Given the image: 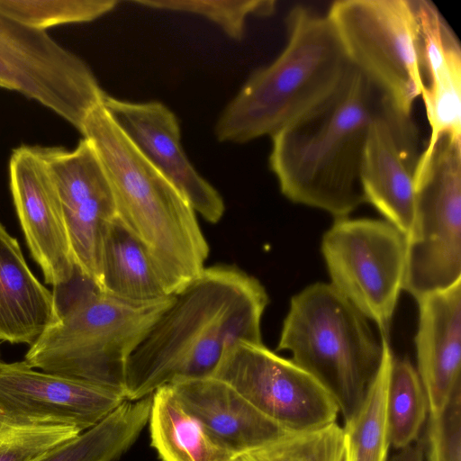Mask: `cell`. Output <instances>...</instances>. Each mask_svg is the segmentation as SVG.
<instances>
[{
  "label": "cell",
  "instance_id": "obj_23",
  "mask_svg": "<svg viewBox=\"0 0 461 461\" xmlns=\"http://www.w3.org/2000/svg\"><path fill=\"white\" fill-rule=\"evenodd\" d=\"M383 356L379 369L363 400L343 429L348 461H387L390 447L387 389L393 353L388 337L381 335Z\"/></svg>",
  "mask_w": 461,
  "mask_h": 461
},
{
  "label": "cell",
  "instance_id": "obj_4",
  "mask_svg": "<svg viewBox=\"0 0 461 461\" xmlns=\"http://www.w3.org/2000/svg\"><path fill=\"white\" fill-rule=\"evenodd\" d=\"M285 23V47L228 104L215 126L218 140L272 137L327 101L348 74L351 64L326 14L296 5Z\"/></svg>",
  "mask_w": 461,
  "mask_h": 461
},
{
  "label": "cell",
  "instance_id": "obj_20",
  "mask_svg": "<svg viewBox=\"0 0 461 461\" xmlns=\"http://www.w3.org/2000/svg\"><path fill=\"white\" fill-rule=\"evenodd\" d=\"M149 423L161 461H241L183 406L169 384L152 393Z\"/></svg>",
  "mask_w": 461,
  "mask_h": 461
},
{
  "label": "cell",
  "instance_id": "obj_24",
  "mask_svg": "<svg viewBox=\"0 0 461 461\" xmlns=\"http://www.w3.org/2000/svg\"><path fill=\"white\" fill-rule=\"evenodd\" d=\"M420 96L430 127L424 158L443 136L461 140V51L427 68Z\"/></svg>",
  "mask_w": 461,
  "mask_h": 461
},
{
  "label": "cell",
  "instance_id": "obj_12",
  "mask_svg": "<svg viewBox=\"0 0 461 461\" xmlns=\"http://www.w3.org/2000/svg\"><path fill=\"white\" fill-rule=\"evenodd\" d=\"M34 149L59 194L77 271L100 290L102 230L116 217V207L99 156L84 137L72 150L60 147Z\"/></svg>",
  "mask_w": 461,
  "mask_h": 461
},
{
  "label": "cell",
  "instance_id": "obj_18",
  "mask_svg": "<svg viewBox=\"0 0 461 461\" xmlns=\"http://www.w3.org/2000/svg\"><path fill=\"white\" fill-rule=\"evenodd\" d=\"M183 406L225 448L241 456L289 433L213 376L169 384Z\"/></svg>",
  "mask_w": 461,
  "mask_h": 461
},
{
  "label": "cell",
  "instance_id": "obj_7",
  "mask_svg": "<svg viewBox=\"0 0 461 461\" xmlns=\"http://www.w3.org/2000/svg\"><path fill=\"white\" fill-rule=\"evenodd\" d=\"M326 15L350 64L411 115L425 85L414 0H338Z\"/></svg>",
  "mask_w": 461,
  "mask_h": 461
},
{
  "label": "cell",
  "instance_id": "obj_1",
  "mask_svg": "<svg viewBox=\"0 0 461 461\" xmlns=\"http://www.w3.org/2000/svg\"><path fill=\"white\" fill-rule=\"evenodd\" d=\"M173 295L129 357L126 400L178 380L212 376L231 345L263 343L261 319L269 298L262 284L239 267H204Z\"/></svg>",
  "mask_w": 461,
  "mask_h": 461
},
{
  "label": "cell",
  "instance_id": "obj_10",
  "mask_svg": "<svg viewBox=\"0 0 461 461\" xmlns=\"http://www.w3.org/2000/svg\"><path fill=\"white\" fill-rule=\"evenodd\" d=\"M0 82L39 102L78 131L106 95L83 59L45 31L1 13Z\"/></svg>",
  "mask_w": 461,
  "mask_h": 461
},
{
  "label": "cell",
  "instance_id": "obj_33",
  "mask_svg": "<svg viewBox=\"0 0 461 461\" xmlns=\"http://www.w3.org/2000/svg\"><path fill=\"white\" fill-rule=\"evenodd\" d=\"M0 87L5 88V86L0 82Z\"/></svg>",
  "mask_w": 461,
  "mask_h": 461
},
{
  "label": "cell",
  "instance_id": "obj_28",
  "mask_svg": "<svg viewBox=\"0 0 461 461\" xmlns=\"http://www.w3.org/2000/svg\"><path fill=\"white\" fill-rule=\"evenodd\" d=\"M79 433L74 427L33 424L0 412V461H41Z\"/></svg>",
  "mask_w": 461,
  "mask_h": 461
},
{
  "label": "cell",
  "instance_id": "obj_13",
  "mask_svg": "<svg viewBox=\"0 0 461 461\" xmlns=\"http://www.w3.org/2000/svg\"><path fill=\"white\" fill-rule=\"evenodd\" d=\"M124 400L100 385L37 371L24 360H0V412L25 422L69 426L85 431Z\"/></svg>",
  "mask_w": 461,
  "mask_h": 461
},
{
  "label": "cell",
  "instance_id": "obj_2",
  "mask_svg": "<svg viewBox=\"0 0 461 461\" xmlns=\"http://www.w3.org/2000/svg\"><path fill=\"white\" fill-rule=\"evenodd\" d=\"M391 103L351 68L323 104L271 137L269 167L290 201L346 218L366 203L361 164L369 127Z\"/></svg>",
  "mask_w": 461,
  "mask_h": 461
},
{
  "label": "cell",
  "instance_id": "obj_32",
  "mask_svg": "<svg viewBox=\"0 0 461 461\" xmlns=\"http://www.w3.org/2000/svg\"><path fill=\"white\" fill-rule=\"evenodd\" d=\"M339 461H348V453H347L346 444H345V447L340 455Z\"/></svg>",
  "mask_w": 461,
  "mask_h": 461
},
{
  "label": "cell",
  "instance_id": "obj_6",
  "mask_svg": "<svg viewBox=\"0 0 461 461\" xmlns=\"http://www.w3.org/2000/svg\"><path fill=\"white\" fill-rule=\"evenodd\" d=\"M277 350L319 381L344 421L359 406L383 356L367 319L330 284L315 283L291 299Z\"/></svg>",
  "mask_w": 461,
  "mask_h": 461
},
{
  "label": "cell",
  "instance_id": "obj_16",
  "mask_svg": "<svg viewBox=\"0 0 461 461\" xmlns=\"http://www.w3.org/2000/svg\"><path fill=\"white\" fill-rule=\"evenodd\" d=\"M103 105L140 152L210 223L220 221L225 204L219 192L193 167L180 142L175 114L162 103H132L106 95Z\"/></svg>",
  "mask_w": 461,
  "mask_h": 461
},
{
  "label": "cell",
  "instance_id": "obj_8",
  "mask_svg": "<svg viewBox=\"0 0 461 461\" xmlns=\"http://www.w3.org/2000/svg\"><path fill=\"white\" fill-rule=\"evenodd\" d=\"M402 289L416 300L461 280V140L443 136L419 160Z\"/></svg>",
  "mask_w": 461,
  "mask_h": 461
},
{
  "label": "cell",
  "instance_id": "obj_14",
  "mask_svg": "<svg viewBox=\"0 0 461 461\" xmlns=\"http://www.w3.org/2000/svg\"><path fill=\"white\" fill-rule=\"evenodd\" d=\"M421 151L412 116L389 103L369 127L361 164V185L366 203H371L406 238L413 225L414 174Z\"/></svg>",
  "mask_w": 461,
  "mask_h": 461
},
{
  "label": "cell",
  "instance_id": "obj_22",
  "mask_svg": "<svg viewBox=\"0 0 461 461\" xmlns=\"http://www.w3.org/2000/svg\"><path fill=\"white\" fill-rule=\"evenodd\" d=\"M152 395L124 400L92 428L41 461H115L136 441L149 420Z\"/></svg>",
  "mask_w": 461,
  "mask_h": 461
},
{
  "label": "cell",
  "instance_id": "obj_29",
  "mask_svg": "<svg viewBox=\"0 0 461 461\" xmlns=\"http://www.w3.org/2000/svg\"><path fill=\"white\" fill-rule=\"evenodd\" d=\"M132 3L203 16L218 25L230 38L238 41L244 36L249 16H269L274 14L276 4L273 0H134Z\"/></svg>",
  "mask_w": 461,
  "mask_h": 461
},
{
  "label": "cell",
  "instance_id": "obj_31",
  "mask_svg": "<svg viewBox=\"0 0 461 461\" xmlns=\"http://www.w3.org/2000/svg\"><path fill=\"white\" fill-rule=\"evenodd\" d=\"M390 461H424V442L417 438L410 445L398 449Z\"/></svg>",
  "mask_w": 461,
  "mask_h": 461
},
{
  "label": "cell",
  "instance_id": "obj_19",
  "mask_svg": "<svg viewBox=\"0 0 461 461\" xmlns=\"http://www.w3.org/2000/svg\"><path fill=\"white\" fill-rule=\"evenodd\" d=\"M59 319L54 294L33 276L0 222V341L32 345Z\"/></svg>",
  "mask_w": 461,
  "mask_h": 461
},
{
  "label": "cell",
  "instance_id": "obj_3",
  "mask_svg": "<svg viewBox=\"0 0 461 461\" xmlns=\"http://www.w3.org/2000/svg\"><path fill=\"white\" fill-rule=\"evenodd\" d=\"M102 103L79 131L104 166L116 218L148 252L167 294H176L205 267L208 242L188 201L140 152Z\"/></svg>",
  "mask_w": 461,
  "mask_h": 461
},
{
  "label": "cell",
  "instance_id": "obj_11",
  "mask_svg": "<svg viewBox=\"0 0 461 461\" xmlns=\"http://www.w3.org/2000/svg\"><path fill=\"white\" fill-rule=\"evenodd\" d=\"M212 376L230 385L288 432L328 426L336 422L339 412L336 401L319 381L263 343L231 345Z\"/></svg>",
  "mask_w": 461,
  "mask_h": 461
},
{
  "label": "cell",
  "instance_id": "obj_5",
  "mask_svg": "<svg viewBox=\"0 0 461 461\" xmlns=\"http://www.w3.org/2000/svg\"><path fill=\"white\" fill-rule=\"evenodd\" d=\"M173 299L131 302L93 287L59 309V321L30 346L24 361L125 398L129 357Z\"/></svg>",
  "mask_w": 461,
  "mask_h": 461
},
{
  "label": "cell",
  "instance_id": "obj_17",
  "mask_svg": "<svg viewBox=\"0 0 461 461\" xmlns=\"http://www.w3.org/2000/svg\"><path fill=\"white\" fill-rule=\"evenodd\" d=\"M417 373L429 413L439 411L461 384V280L416 300Z\"/></svg>",
  "mask_w": 461,
  "mask_h": 461
},
{
  "label": "cell",
  "instance_id": "obj_21",
  "mask_svg": "<svg viewBox=\"0 0 461 461\" xmlns=\"http://www.w3.org/2000/svg\"><path fill=\"white\" fill-rule=\"evenodd\" d=\"M101 292L131 302L158 300L167 294L143 246L115 217L102 230Z\"/></svg>",
  "mask_w": 461,
  "mask_h": 461
},
{
  "label": "cell",
  "instance_id": "obj_15",
  "mask_svg": "<svg viewBox=\"0 0 461 461\" xmlns=\"http://www.w3.org/2000/svg\"><path fill=\"white\" fill-rule=\"evenodd\" d=\"M10 188L32 256L45 282L68 285L77 267L57 190L34 147L15 149L9 161Z\"/></svg>",
  "mask_w": 461,
  "mask_h": 461
},
{
  "label": "cell",
  "instance_id": "obj_26",
  "mask_svg": "<svg viewBox=\"0 0 461 461\" xmlns=\"http://www.w3.org/2000/svg\"><path fill=\"white\" fill-rule=\"evenodd\" d=\"M116 0H0V13L26 26L45 31L94 21L111 12Z\"/></svg>",
  "mask_w": 461,
  "mask_h": 461
},
{
  "label": "cell",
  "instance_id": "obj_9",
  "mask_svg": "<svg viewBox=\"0 0 461 461\" xmlns=\"http://www.w3.org/2000/svg\"><path fill=\"white\" fill-rule=\"evenodd\" d=\"M321 253L330 285L388 337L406 265V237L386 221L335 219Z\"/></svg>",
  "mask_w": 461,
  "mask_h": 461
},
{
  "label": "cell",
  "instance_id": "obj_30",
  "mask_svg": "<svg viewBox=\"0 0 461 461\" xmlns=\"http://www.w3.org/2000/svg\"><path fill=\"white\" fill-rule=\"evenodd\" d=\"M426 446V461H461V384L439 411L429 413Z\"/></svg>",
  "mask_w": 461,
  "mask_h": 461
},
{
  "label": "cell",
  "instance_id": "obj_27",
  "mask_svg": "<svg viewBox=\"0 0 461 461\" xmlns=\"http://www.w3.org/2000/svg\"><path fill=\"white\" fill-rule=\"evenodd\" d=\"M345 447L344 431L337 422L280 438L240 456L241 461H339Z\"/></svg>",
  "mask_w": 461,
  "mask_h": 461
},
{
  "label": "cell",
  "instance_id": "obj_25",
  "mask_svg": "<svg viewBox=\"0 0 461 461\" xmlns=\"http://www.w3.org/2000/svg\"><path fill=\"white\" fill-rule=\"evenodd\" d=\"M386 408L390 444L401 449L415 441L429 411L428 400L413 365L394 355Z\"/></svg>",
  "mask_w": 461,
  "mask_h": 461
}]
</instances>
